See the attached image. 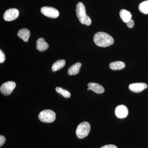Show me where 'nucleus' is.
I'll use <instances>...</instances> for the list:
<instances>
[{
    "instance_id": "nucleus-1",
    "label": "nucleus",
    "mask_w": 148,
    "mask_h": 148,
    "mask_svg": "<svg viewBox=\"0 0 148 148\" xmlns=\"http://www.w3.org/2000/svg\"><path fill=\"white\" fill-rule=\"evenodd\" d=\"M93 40L96 45L106 47L112 45L114 39L110 35L105 32H98L94 35Z\"/></svg>"
},
{
    "instance_id": "nucleus-2",
    "label": "nucleus",
    "mask_w": 148,
    "mask_h": 148,
    "mask_svg": "<svg viewBox=\"0 0 148 148\" xmlns=\"http://www.w3.org/2000/svg\"><path fill=\"white\" fill-rule=\"evenodd\" d=\"M76 12L77 17L82 24H85L87 26H89L91 24V18L86 14L85 7L82 3H78Z\"/></svg>"
},
{
    "instance_id": "nucleus-3",
    "label": "nucleus",
    "mask_w": 148,
    "mask_h": 148,
    "mask_svg": "<svg viewBox=\"0 0 148 148\" xmlns=\"http://www.w3.org/2000/svg\"><path fill=\"white\" fill-rule=\"evenodd\" d=\"M90 130V125L89 123L84 121L81 123L77 127L76 134L79 139L87 137Z\"/></svg>"
},
{
    "instance_id": "nucleus-4",
    "label": "nucleus",
    "mask_w": 148,
    "mask_h": 148,
    "mask_svg": "<svg viewBox=\"0 0 148 148\" xmlns=\"http://www.w3.org/2000/svg\"><path fill=\"white\" fill-rule=\"evenodd\" d=\"M56 115L53 111L50 110H44L40 113L38 118L43 122L50 123L55 120Z\"/></svg>"
},
{
    "instance_id": "nucleus-5",
    "label": "nucleus",
    "mask_w": 148,
    "mask_h": 148,
    "mask_svg": "<svg viewBox=\"0 0 148 148\" xmlns=\"http://www.w3.org/2000/svg\"><path fill=\"white\" fill-rule=\"evenodd\" d=\"M41 12L44 15L49 18H57L59 14V12L56 9L51 7H43L41 9Z\"/></svg>"
},
{
    "instance_id": "nucleus-6",
    "label": "nucleus",
    "mask_w": 148,
    "mask_h": 148,
    "mask_svg": "<svg viewBox=\"0 0 148 148\" xmlns=\"http://www.w3.org/2000/svg\"><path fill=\"white\" fill-rule=\"evenodd\" d=\"M16 86V83L14 82H7L2 85L0 88V90L4 95H8L11 93Z\"/></svg>"
},
{
    "instance_id": "nucleus-7",
    "label": "nucleus",
    "mask_w": 148,
    "mask_h": 148,
    "mask_svg": "<svg viewBox=\"0 0 148 148\" xmlns=\"http://www.w3.org/2000/svg\"><path fill=\"white\" fill-rule=\"evenodd\" d=\"M19 15V11L17 9L10 8L6 11L4 14L3 18L6 21H13L16 19Z\"/></svg>"
},
{
    "instance_id": "nucleus-8",
    "label": "nucleus",
    "mask_w": 148,
    "mask_h": 148,
    "mask_svg": "<svg viewBox=\"0 0 148 148\" xmlns=\"http://www.w3.org/2000/svg\"><path fill=\"white\" fill-rule=\"evenodd\" d=\"M128 113V109L124 105H119L116 107L115 110L116 116L119 118L123 119L126 117Z\"/></svg>"
},
{
    "instance_id": "nucleus-9",
    "label": "nucleus",
    "mask_w": 148,
    "mask_h": 148,
    "mask_svg": "<svg viewBox=\"0 0 148 148\" xmlns=\"http://www.w3.org/2000/svg\"><path fill=\"white\" fill-rule=\"evenodd\" d=\"M148 87L147 84L144 83H136L130 84L129 89L132 92L138 93L143 91Z\"/></svg>"
},
{
    "instance_id": "nucleus-10",
    "label": "nucleus",
    "mask_w": 148,
    "mask_h": 148,
    "mask_svg": "<svg viewBox=\"0 0 148 148\" xmlns=\"http://www.w3.org/2000/svg\"><path fill=\"white\" fill-rule=\"evenodd\" d=\"M88 86L90 88V90L98 94L103 93L105 91V89L103 86L96 83H89L88 84Z\"/></svg>"
},
{
    "instance_id": "nucleus-11",
    "label": "nucleus",
    "mask_w": 148,
    "mask_h": 148,
    "mask_svg": "<svg viewBox=\"0 0 148 148\" xmlns=\"http://www.w3.org/2000/svg\"><path fill=\"white\" fill-rule=\"evenodd\" d=\"M18 37L23 40L25 42H27L29 41V38L31 36V32L29 29H22L18 31L17 34Z\"/></svg>"
},
{
    "instance_id": "nucleus-12",
    "label": "nucleus",
    "mask_w": 148,
    "mask_h": 148,
    "mask_svg": "<svg viewBox=\"0 0 148 148\" xmlns=\"http://www.w3.org/2000/svg\"><path fill=\"white\" fill-rule=\"evenodd\" d=\"M49 48V45L43 38H40L36 42V49L40 51H44Z\"/></svg>"
},
{
    "instance_id": "nucleus-13",
    "label": "nucleus",
    "mask_w": 148,
    "mask_h": 148,
    "mask_svg": "<svg viewBox=\"0 0 148 148\" xmlns=\"http://www.w3.org/2000/svg\"><path fill=\"white\" fill-rule=\"evenodd\" d=\"M81 66V63L80 62L73 64L68 70V74L70 75H74L78 74Z\"/></svg>"
},
{
    "instance_id": "nucleus-14",
    "label": "nucleus",
    "mask_w": 148,
    "mask_h": 148,
    "mask_svg": "<svg viewBox=\"0 0 148 148\" xmlns=\"http://www.w3.org/2000/svg\"><path fill=\"white\" fill-rule=\"evenodd\" d=\"M120 16L122 21L126 23L131 19L132 14L128 11L122 9L120 12Z\"/></svg>"
},
{
    "instance_id": "nucleus-15",
    "label": "nucleus",
    "mask_w": 148,
    "mask_h": 148,
    "mask_svg": "<svg viewBox=\"0 0 148 148\" xmlns=\"http://www.w3.org/2000/svg\"><path fill=\"white\" fill-rule=\"evenodd\" d=\"M66 64V61L64 59H60L56 61L52 65L51 70L52 71L55 72L64 68Z\"/></svg>"
},
{
    "instance_id": "nucleus-16",
    "label": "nucleus",
    "mask_w": 148,
    "mask_h": 148,
    "mask_svg": "<svg viewBox=\"0 0 148 148\" xmlns=\"http://www.w3.org/2000/svg\"><path fill=\"white\" fill-rule=\"evenodd\" d=\"M125 67V64L122 61H117L112 62L110 64V68L114 71L121 70Z\"/></svg>"
},
{
    "instance_id": "nucleus-17",
    "label": "nucleus",
    "mask_w": 148,
    "mask_h": 148,
    "mask_svg": "<svg viewBox=\"0 0 148 148\" xmlns=\"http://www.w3.org/2000/svg\"><path fill=\"white\" fill-rule=\"evenodd\" d=\"M139 10L144 14H148V1H145L140 3L139 5Z\"/></svg>"
},
{
    "instance_id": "nucleus-18",
    "label": "nucleus",
    "mask_w": 148,
    "mask_h": 148,
    "mask_svg": "<svg viewBox=\"0 0 148 148\" xmlns=\"http://www.w3.org/2000/svg\"><path fill=\"white\" fill-rule=\"evenodd\" d=\"M56 90L58 93H60L66 98H69L71 97V93L68 90L63 89L61 88L57 87L56 88Z\"/></svg>"
},
{
    "instance_id": "nucleus-19",
    "label": "nucleus",
    "mask_w": 148,
    "mask_h": 148,
    "mask_svg": "<svg viewBox=\"0 0 148 148\" xmlns=\"http://www.w3.org/2000/svg\"><path fill=\"white\" fill-rule=\"evenodd\" d=\"M5 60V54H4V52L0 50V63H3Z\"/></svg>"
},
{
    "instance_id": "nucleus-20",
    "label": "nucleus",
    "mask_w": 148,
    "mask_h": 148,
    "mask_svg": "<svg viewBox=\"0 0 148 148\" xmlns=\"http://www.w3.org/2000/svg\"><path fill=\"white\" fill-rule=\"evenodd\" d=\"M5 141V137L3 135H1L0 136V147H1L4 145Z\"/></svg>"
},
{
    "instance_id": "nucleus-21",
    "label": "nucleus",
    "mask_w": 148,
    "mask_h": 148,
    "mask_svg": "<svg viewBox=\"0 0 148 148\" xmlns=\"http://www.w3.org/2000/svg\"><path fill=\"white\" fill-rule=\"evenodd\" d=\"M126 24H127V27H129V28H132L134 27V21L131 19L126 23Z\"/></svg>"
},
{
    "instance_id": "nucleus-22",
    "label": "nucleus",
    "mask_w": 148,
    "mask_h": 148,
    "mask_svg": "<svg viewBox=\"0 0 148 148\" xmlns=\"http://www.w3.org/2000/svg\"><path fill=\"white\" fill-rule=\"evenodd\" d=\"M101 148H118L116 146L114 145H106L103 146V147H101Z\"/></svg>"
}]
</instances>
